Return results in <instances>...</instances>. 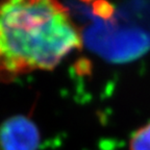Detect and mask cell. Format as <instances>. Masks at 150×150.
<instances>
[{"label":"cell","instance_id":"5","mask_svg":"<svg viewBox=\"0 0 150 150\" xmlns=\"http://www.w3.org/2000/svg\"><path fill=\"white\" fill-rule=\"evenodd\" d=\"M81 1H91V0H81Z\"/></svg>","mask_w":150,"mask_h":150},{"label":"cell","instance_id":"1","mask_svg":"<svg viewBox=\"0 0 150 150\" xmlns=\"http://www.w3.org/2000/svg\"><path fill=\"white\" fill-rule=\"evenodd\" d=\"M82 44L81 28L59 0H0V82L52 71Z\"/></svg>","mask_w":150,"mask_h":150},{"label":"cell","instance_id":"2","mask_svg":"<svg viewBox=\"0 0 150 150\" xmlns=\"http://www.w3.org/2000/svg\"><path fill=\"white\" fill-rule=\"evenodd\" d=\"M40 144V129L28 116H13L0 125V150H38Z\"/></svg>","mask_w":150,"mask_h":150},{"label":"cell","instance_id":"3","mask_svg":"<svg viewBox=\"0 0 150 150\" xmlns=\"http://www.w3.org/2000/svg\"><path fill=\"white\" fill-rule=\"evenodd\" d=\"M128 150H150V120L131 134Z\"/></svg>","mask_w":150,"mask_h":150},{"label":"cell","instance_id":"4","mask_svg":"<svg viewBox=\"0 0 150 150\" xmlns=\"http://www.w3.org/2000/svg\"><path fill=\"white\" fill-rule=\"evenodd\" d=\"M94 8L96 12L98 11L100 16L104 17L110 16V12H112V6L106 0H96V2L94 3Z\"/></svg>","mask_w":150,"mask_h":150}]
</instances>
